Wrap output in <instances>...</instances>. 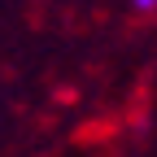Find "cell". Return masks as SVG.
Listing matches in <instances>:
<instances>
[{"mask_svg": "<svg viewBox=\"0 0 157 157\" xmlns=\"http://www.w3.org/2000/svg\"><path fill=\"white\" fill-rule=\"evenodd\" d=\"M135 13H157V0H131Z\"/></svg>", "mask_w": 157, "mask_h": 157, "instance_id": "6da1fadb", "label": "cell"}]
</instances>
